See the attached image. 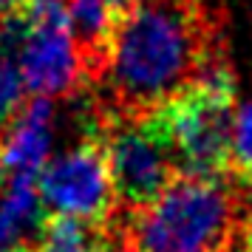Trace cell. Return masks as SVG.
I'll return each mask as SVG.
<instances>
[{
	"instance_id": "obj_1",
	"label": "cell",
	"mask_w": 252,
	"mask_h": 252,
	"mask_svg": "<svg viewBox=\"0 0 252 252\" xmlns=\"http://www.w3.org/2000/svg\"><path fill=\"white\" fill-rule=\"evenodd\" d=\"M201 63V29L187 0H145L127 9L102 48V77L130 114L167 105Z\"/></svg>"
},
{
	"instance_id": "obj_2",
	"label": "cell",
	"mask_w": 252,
	"mask_h": 252,
	"mask_svg": "<svg viewBox=\"0 0 252 252\" xmlns=\"http://www.w3.org/2000/svg\"><path fill=\"white\" fill-rule=\"evenodd\" d=\"M235 195L218 176H179L130 224L133 252H221L235 229Z\"/></svg>"
},
{
	"instance_id": "obj_3",
	"label": "cell",
	"mask_w": 252,
	"mask_h": 252,
	"mask_svg": "<svg viewBox=\"0 0 252 252\" xmlns=\"http://www.w3.org/2000/svg\"><path fill=\"white\" fill-rule=\"evenodd\" d=\"M23 34L17 43V71L26 94L60 99L74 94L82 80V46L68 26L65 0H32L23 12Z\"/></svg>"
},
{
	"instance_id": "obj_4",
	"label": "cell",
	"mask_w": 252,
	"mask_h": 252,
	"mask_svg": "<svg viewBox=\"0 0 252 252\" xmlns=\"http://www.w3.org/2000/svg\"><path fill=\"white\" fill-rule=\"evenodd\" d=\"M232 111V99L187 85L150 116L164 133L176 167H182L184 176H218L229 164Z\"/></svg>"
},
{
	"instance_id": "obj_5",
	"label": "cell",
	"mask_w": 252,
	"mask_h": 252,
	"mask_svg": "<svg viewBox=\"0 0 252 252\" xmlns=\"http://www.w3.org/2000/svg\"><path fill=\"white\" fill-rule=\"evenodd\" d=\"M105 159L111 167L116 201L125 207L150 204L173 182L176 159L153 116L116 119L105 133Z\"/></svg>"
},
{
	"instance_id": "obj_6",
	"label": "cell",
	"mask_w": 252,
	"mask_h": 252,
	"mask_svg": "<svg viewBox=\"0 0 252 252\" xmlns=\"http://www.w3.org/2000/svg\"><path fill=\"white\" fill-rule=\"evenodd\" d=\"M37 190L54 218H80L91 224L102 221L116 201L105 148L94 139L54 153L37 176Z\"/></svg>"
},
{
	"instance_id": "obj_7",
	"label": "cell",
	"mask_w": 252,
	"mask_h": 252,
	"mask_svg": "<svg viewBox=\"0 0 252 252\" xmlns=\"http://www.w3.org/2000/svg\"><path fill=\"white\" fill-rule=\"evenodd\" d=\"M57 122L54 99L32 96L0 133V176L37 179L54 156Z\"/></svg>"
},
{
	"instance_id": "obj_8",
	"label": "cell",
	"mask_w": 252,
	"mask_h": 252,
	"mask_svg": "<svg viewBox=\"0 0 252 252\" xmlns=\"http://www.w3.org/2000/svg\"><path fill=\"white\" fill-rule=\"evenodd\" d=\"M0 216L17 232V238L34 232L40 235L46 224V204L37 190V179H6L0 187Z\"/></svg>"
},
{
	"instance_id": "obj_9",
	"label": "cell",
	"mask_w": 252,
	"mask_h": 252,
	"mask_svg": "<svg viewBox=\"0 0 252 252\" xmlns=\"http://www.w3.org/2000/svg\"><path fill=\"white\" fill-rule=\"evenodd\" d=\"M65 12H68V26L74 37L80 40V46L91 51L94 48L102 51L108 46L122 17L114 0H65Z\"/></svg>"
},
{
	"instance_id": "obj_10",
	"label": "cell",
	"mask_w": 252,
	"mask_h": 252,
	"mask_svg": "<svg viewBox=\"0 0 252 252\" xmlns=\"http://www.w3.org/2000/svg\"><path fill=\"white\" fill-rule=\"evenodd\" d=\"M37 252H105V235L91 221L51 218L40 229Z\"/></svg>"
},
{
	"instance_id": "obj_11",
	"label": "cell",
	"mask_w": 252,
	"mask_h": 252,
	"mask_svg": "<svg viewBox=\"0 0 252 252\" xmlns=\"http://www.w3.org/2000/svg\"><path fill=\"white\" fill-rule=\"evenodd\" d=\"M229 164L252 179V96L232 111V127H229Z\"/></svg>"
},
{
	"instance_id": "obj_12",
	"label": "cell",
	"mask_w": 252,
	"mask_h": 252,
	"mask_svg": "<svg viewBox=\"0 0 252 252\" xmlns=\"http://www.w3.org/2000/svg\"><path fill=\"white\" fill-rule=\"evenodd\" d=\"M17 232H14L9 224H6V218L0 216V252H12V250H17Z\"/></svg>"
},
{
	"instance_id": "obj_13",
	"label": "cell",
	"mask_w": 252,
	"mask_h": 252,
	"mask_svg": "<svg viewBox=\"0 0 252 252\" xmlns=\"http://www.w3.org/2000/svg\"><path fill=\"white\" fill-rule=\"evenodd\" d=\"M29 3H32V0H0V20H3V17H14V14H20Z\"/></svg>"
},
{
	"instance_id": "obj_14",
	"label": "cell",
	"mask_w": 252,
	"mask_h": 252,
	"mask_svg": "<svg viewBox=\"0 0 252 252\" xmlns=\"http://www.w3.org/2000/svg\"><path fill=\"white\" fill-rule=\"evenodd\" d=\"M116 3V9H119V12L125 14L127 9H133V6H139V3H145V0H114Z\"/></svg>"
},
{
	"instance_id": "obj_15",
	"label": "cell",
	"mask_w": 252,
	"mask_h": 252,
	"mask_svg": "<svg viewBox=\"0 0 252 252\" xmlns=\"http://www.w3.org/2000/svg\"><path fill=\"white\" fill-rule=\"evenodd\" d=\"M221 252H250V250H247V247H232V244H227Z\"/></svg>"
},
{
	"instance_id": "obj_16",
	"label": "cell",
	"mask_w": 252,
	"mask_h": 252,
	"mask_svg": "<svg viewBox=\"0 0 252 252\" xmlns=\"http://www.w3.org/2000/svg\"><path fill=\"white\" fill-rule=\"evenodd\" d=\"M12 252H23V250H12Z\"/></svg>"
}]
</instances>
